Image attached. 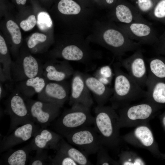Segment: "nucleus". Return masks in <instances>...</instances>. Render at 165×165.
<instances>
[{
    "mask_svg": "<svg viewBox=\"0 0 165 165\" xmlns=\"http://www.w3.org/2000/svg\"><path fill=\"white\" fill-rule=\"evenodd\" d=\"M113 67L115 79L113 92L109 100L113 108L118 109L146 97V91L122 70L119 62L114 63Z\"/></svg>",
    "mask_w": 165,
    "mask_h": 165,
    "instance_id": "obj_1",
    "label": "nucleus"
},
{
    "mask_svg": "<svg viewBox=\"0 0 165 165\" xmlns=\"http://www.w3.org/2000/svg\"><path fill=\"white\" fill-rule=\"evenodd\" d=\"M95 114L94 127L99 134L101 144L109 149H117L122 139L116 110L112 106L97 105Z\"/></svg>",
    "mask_w": 165,
    "mask_h": 165,
    "instance_id": "obj_2",
    "label": "nucleus"
},
{
    "mask_svg": "<svg viewBox=\"0 0 165 165\" xmlns=\"http://www.w3.org/2000/svg\"><path fill=\"white\" fill-rule=\"evenodd\" d=\"M104 26L100 43L115 56L121 57L128 52L141 48V44L131 39L118 26L112 23Z\"/></svg>",
    "mask_w": 165,
    "mask_h": 165,
    "instance_id": "obj_3",
    "label": "nucleus"
},
{
    "mask_svg": "<svg viewBox=\"0 0 165 165\" xmlns=\"http://www.w3.org/2000/svg\"><path fill=\"white\" fill-rule=\"evenodd\" d=\"M160 105L145 101L138 104L129 105L118 109V125L123 127H135L148 123L155 116Z\"/></svg>",
    "mask_w": 165,
    "mask_h": 165,
    "instance_id": "obj_4",
    "label": "nucleus"
},
{
    "mask_svg": "<svg viewBox=\"0 0 165 165\" xmlns=\"http://www.w3.org/2000/svg\"><path fill=\"white\" fill-rule=\"evenodd\" d=\"M94 117L91 114L90 108L77 104L64 112L57 119L54 128L59 134L64 137L72 131L94 124Z\"/></svg>",
    "mask_w": 165,
    "mask_h": 165,
    "instance_id": "obj_5",
    "label": "nucleus"
},
{
    "mask_svg": "<svg viewBox=\"0 0 165 165\" xmlns=\"http://www.w3.org/2000/svg\"><path fill=\"white\" fill-rule=\"evenodd\" d=\"M64 137L69 143L77 147L87 155L97 153L101 144L97 132L90 126L75 129Z\"/></svg>",
    "mask_w": 165,
    "mask_h": 165,
    "instance_id": "obj_6",
    "label": "nucleus"
},
{
    "mask_svg": "<svg viewBox=\"0 0 165 165\" xmlns=\"http://www.w3.org/2000/svg\"><path fill=\"white\" fill-rule=\"evenodd\" d=\"M5 112L11 121L8 134L18 126L33 121L25 99L16 88L6 100Z\"/></svg>",
    "mask_w": 165,
    "mask_h": 165,
    "instance_id": "obj_7",
    "label": "nucleus"
},
{
    "mask_svg": "<svg viewBox=\"0 0 165 165\" xmlns=\"http://www.w3.org/2000/svg\"><path fill=\"white\" fill-rule=\"evenodd\" d=\"M24 99L32 121L42 128L46 127L57 117L61 108L51 102Z\"/></svg>",
    "mask_w": 165,
    "mask_h": 165,
    "instance_id": "obj_8",
    "label": "nucleus"
},
{
    "mask_svg": "<svg viewBox=\"0 0 165 165\" xmlns=\"http://www.w3.org/2000/svg\"><path fill=\"white\" fill-rule=\"evenodd\" d=\"M121 138L130 145L148 150L154 156H161L148 123L135 127L133 130L122 136Z\"/></svg>",
    "mask_w": 165,
    "mask_h": 165,
    "instance_id": "obj_9",
    "label": "nucleus"
},
{
    "mask_svg": "<svg viewBox=\"0 0 165 165\" xmlns=\"http://www.w3.org/2000/svg\"><path fill=\"white\" fill-rule=\"evenodd\" d=\"M42 66L30 54L20 57L12 63L11 72L13 81L19 82L42 75Z\"/></svg>",
    "mask_w": 165,
    "mask_h": 165,
    "instance_id": "obj_10",
    "label": "nucleus"
},
{
    "mask_svg": "<svg viewBox=\"0 0 165 165\" xmlns=\"http://www.w3.org/2000/svg\"><path fill=\"white\" fill-rule=\"evenodd\" d=\"M129 75L142 87L146 86L148 78L147 67L141 48L129 57L119 62Z\"/></svg>",
    "mask_w": 165,
    "mask_h": 165,
    "instance_id": "obj_11",
    "label": "nucleus"
},
{
    "mask_svg": "<svg viewBox=\"0 0 165 165\" xmlns=\"http://www.w3.org/2000/svg\"><path fill=\"white\" fill-rule=\"evenodd\" d=\"M132 40L141 45L156 43L158 40L151 23H120L118 26Z\"/></svg>",
    "mask_w": 165,
    "mask_h": 165,
    "instance_id": "obj_12",
    "label": "nucleus"
},
{
    "mask_svg": "<svg viewBox=\"0 0 165 165\" xmlns=\"http://www.w3.org/2000/svg\"><path fill=\"white\" fill-rule=\"evenodd\" d=\"M71 82L66 80L49 81L42 91L38 94V100L57 104L62 108L69 98Z\"/></svg>",
    "mask_w": 165,
    "mask_h": 165,
    "instance_id": "obj_13",
    "label": "nucleus"
},
{
    "mask_svg": "<svg viewBox=\"0 0 165 165\" xmlns=\"http://www.w3.org/2000/svg\"><path fill=\"white\" fill-rule=\"evenodd\" d=\"M91 93L86 86L82 73L75 71L71 82L69 104H80L90 108L93 104Z\"/></svg>",
    "mask_w": 165,
    "mask_h": 165,
    "instance_id": "obj_14",
    "label": "nucleus"
},
{
    "mask_svg": "<svg viewBox=\"0 0 165 165\" xmlns=\"http://www.w3.org/2000/svg\"><path fill=\"white\" fill-rule=\"evenodd\" d=\"M39 126L31 121L16 127L11 133L4 136L0 141V153L29 139L40 129Z\"/></svg>",
    "mask_w": 165,
    "mask_h": 165,
    "instance_id": "obj_15",
    "label": "nucleus"
},
{
    "mask_svg": "<svg viewBox=\"0 0 165 165\" xmlns=\"http://www.w3.org/2000/svg\"><path fill=\"white\" fill-rule=\"evenodd\" d=\"M57 53V56L65 60L84 63L99 58L88 45L81 42H75L65 46Z\"/></svg>",
    "mask_w": 165,
    "mask_h": 165,
    "instance_id": "obj_16",
    "label": "nucleus"
},
{
    "mask_svg": "<svg viewBox=\"0 0 165 165\" xmlns=\"http://www.w3.org/2000/svg\"><path fill=\"white\" fill-rule=\"evenodd\" d=\"M112 11V19L122 24L136 22L151 23L143 17L134 5L127 0H118Z\"/></svg>",
    "mask_w": 165,
    "mask_h": 165,
    "instance_id": "obj_17",
    "label": "nucleus"
},
{
    "mask_svg": "<svg viewBox=\"0 0 165 165\" xmlns=\"http://www.w3.org/2000/svg\"><path fill=\"white\" fill-rule=\"evenodd\" d=\"M42 75L48 81L59 82L66 80L72 76L74 71L68 61L52 60L42 66Z\"/></svg>",
    "mask_w": 165,
    "mask_h": 165,
    "instance_id": "obj_18",
    "label": "nucleus"
},
{
    "mask_svg": "<svg viewBox=\"0 0 165 165\" xmlns=\"http://www.w3.org/2000/svg\"><path fill=\"white\" fill-rule=\"evenodd\" d=\"M30 142L32 150L52 149L57 151L62 136L45 128H40Z\"/></svg>",
    "mask_w": 165,
    "mask_h": 165,
    "instance_id": "obj_19",
    "label": "nucleus"
},
{
    "mask_svg": "<svg viewBox=\"0 0 165 165\" xmlns=\"http://www.w3.org/2000/svg\"><path fill=\"white\" fill-rule=\"evenodd\" d=\"M82 75L86 86L92 93L97 105L103 106L110 100L113 88L108 86L98 79L86 73Z\"/></svg>",
    "mask_w": 165,
    "mask_h": 165,
    "instance_id": "obj_20",
    "label": "nucleus"
},
{
    "mask_svg": "<svg viewBox=\"0 0 165 165\" xmlns=\"http://www.w3.org/2000/svg\"><path fill=\"white\" fill-rule=\"evenodd\" d=\"M146 86L145 101L160 105L165 104V82L148 73Z\"/></svg>",
    "mask_w": 165,
    "mask_h": 165,
    "instance_id": "obj_21",
    "label": "nucleus"
},
{
    "mask_svg": "<svg viewBox=\"0 0 165 165\" xmlns=\"http://www.w3.org/2000/svg\"><path fill=\"white\" fill-rule=\"evenodd\" d=\"M42 75L18 82L16 88L25 98H30L41 93L49 82Z\"/></svg>",
    "mask_w": 165,
    "mask_h": 165,
    "instance_id": "obj_22",
    "label": "nucleus"
},
{
    "mask_svg": "<svg viewBox=\"0 0 165 165\" xmlns=\"http://www.w3.org/2000/svg\"><path fill=\"white\" fill-rule=\"evenodd\" d=\"M8 150L9 151L3 156L0 164L26 165L29 159V153L32 150L30 143L20 149Z\"/></svg>",
    "mask_w": 165,
    "mask_h": 165,
    "instance_id": "obj_23",
    "label": "nucleus"
},
{
    "mask_svg": "<svg viewBox=\"0 0 165 165\" xmlns=\"http://www.w3.org/2000/svg\"><path fill=\"white\" fill-rule=\"evenodd\" d=\"M58 149L61 150L68 156L78 165H92L89 160L87 155L81 150L72 147L63 138L60 142Z\"/></svg>",
    "mask_w": 165,
    "mask_h": 165,
    "instance_id": "obj_24",
    "label": "nucleus"
},
{
    "mask_svg": "<svg viewBox=\"0 0 165 165\" xmlns=\"http://www.w3.org/2000/svg\"><path fill=\"white\" fill-rule=\"evenodd\" d=\"M149 72L165 82V58L153 57L148 60Z\"/></svg>",
    "mask_w": 165,
    "mask_h": 165,
    "instance_id": "obj_25",
    "label": "nucleus"
},
{
    "mask_svg": "<svg viewBox=\"0 0 165 165\" xmlns=\"http://www.w3.org/2000/svg\"><path fill=\"white\" fill-rule=\"evenodd\" d=\"M117 160L121 165H145L147 164L141 157L131 151H123L118 155Z\"/></svg>",
    "mask_w": 165,
    "mask_h": 165,
    "instance_id": "obj_26",
    "label": "nucleus"
},
{
    "mask_svg": "<svg viewBox=\"0 0 165 165\" xmlns=\"http://www.w3.org/2000/svg\"><path fill=\"white\" fill-rule=\"evenodd\" d=\"M57 8L61 13L67 15H77L81 11L80 6L73 0H61Z\"/></svg>",
    "mask_w": 165,
    "mask_h": 165,
    "instance_id": "obj_27",
    "label": "nucleus"
},
{
    "mask_svg": "<svg viewBox=\"0 0 165 165\" xmlns=\"http://www.w3.org/2000/svg\"><path fill=\"white\" fill-rule=\"evenodd\" d=\"M97 165H119L118 161L112 158L108 154L107 148L101 144L97 152Z\"/></svg>",
    "mask_w": 165,
    "mask_h": 165,
    "instance_id": "obj_28",
    "label": "nucleus"
},
{
    "mask_svg": "<svg viewBox=\"0 0 165 165\" xmlns=\"http://www.w3.org/2000/svg\"><path fill=\"white\" fill-rule=\"evenodd\" d=\"M47 149L37 150L35 156L30 159L29 164L31 165H50L52 158L48 155Z\"/></svg>",
    "mask_w": 165,
    "mask_h": 165,
    "instance_id": "obj_29",
    "label": "nucleus"
},
{
    "mask_svg": "<svg viewBox=\"0 0 165 165\" xmlns=\"http://www.w3.org/2000/svg\"><path fill=\"white\" fill-rule=\"evenodd\" d=\"M55 156L52 158L50 165H78L72 159L59 149Z\"/></svg>",
    "mask_w": 165,
    "mask_h": 165,
    "instance_id": "obj_30",
    "label": "nucleus"
},
{
    "mask_svg": "<svg viewBox=\"0 0 165 165\" xmlns=\"http://www.w3.org/2000/svg\"><path fill=\"white\" fill-rule=\"evenodd\" d=\"M159 0H135L134 6L142 14H148Z\"/></svg>",
    "mask_w": 165,
    "mask_h": 165,
    "instance_id": "obj_31",
    "label": "nucleus"
},
{
    "mask_svg": "<svg viewBox=\"0 0 165 165\" xmlns=\"http://www.w3.org/2000/svg\"><path fill=\"white\" fill-rule=\"evenodd\" d=\"M148 15L151 19L162 20L165 19V0H159Z\"/></svg>",
    "mask_w": 165,
    "mask_h": 165,
    "instance_id": "obj_32",
    "label": "nucleus"
},
{
    "mask_svg": "<svg viewBox=\"0 0 165 165\" xmlns=\"http://www.w3.org/2000/svg\"><path fill=\"white\" fill-rule=\"evenodd\" d=\"M6 27L12 36L13 43L16 45L19 44L21 41V35L18 25L13 21L9 20L6 23Z\"/></svg>",
    "mask_w": 165,
    "mask_h": 165,
    "instance_id": "obj_33",
    "label": "nucleus"
},
{
    "mask_svg": "<svg viewBox=\"0 0 165 165\" xmlns=\"http://www.w3.org/2000/svg\"><path fill=\"white\" fill-rule=\"evenodd\" d=\"M37 24L40 30L45 31L52 27L53 23L48 13L45 12H41L37 15Z\"/></svg>",
    "mask_w": 165,
    "mask_h": 165,
    "instance_id": "obj_34",
    "label": "nucleus"
},
{
    "mask_svg": "<svg viewBox=\"0 0 165 165\" xmlns=\"http://www.w3.org/2000/svg\"><path fill=\"white\" fill-rule=\"evenodd\" d=\"M46 36L44 34L39 33H33L30 37L27 42L28 48L31 49L32 52L39 43L45 42L46 39Z\"/></svg>",
    "mask_w": 165,
    "mask_h": 165,
    "instance_id": "obj_35",
    "label": "nucleus"
},
{
    "mask_svg": "<svg viewBox=\"0 0 165 165\" xmlns=\"http://www.w3.org/2000/svg\"><path fill=\"white\" fill-rule=\"evenodd\" d=\"M36 22L35 16L31 15L27 19L22 20L20 23V26L24 31H27L33 28L35 25Z\"/></svg>",
    "mask_w": 165,
    "mask_h": 165,
    "instance_id": "obj_36",
    "label": "nucleus"
},
{
    "mask_svg": "<svg viewBox=\"0 0 165 165\" xmlns=\"http://www.w3.org/2000/svg\"><path fill=\"white\" fill-rule=\"evenodd\" d=\"M101 73L105 78L107 79L111 76L112 72L110 68L106 66L104 67L101 69Z\"/></svg>",
    "mask_w": 165,
    "mask_h": 165,
    "instance_id": "obj_37",
    "label": "nucleus"
},
{
    "mask_svg": "<svg viewBox=\"0 0 165 165\" xmlns=\"http://www.w3.org/2000/svg\"><path fill=\"white\" fill-rule=\"evenodd\" d=\"M157 51L159 53L165 55V42L159 45Z\"/></svg>",
    "mask_w": 165,
    "mask_h": 165,
    "instance_id": "obj_38",
    "label": "nucleus"
},
{
    "mask_svg": "<svg viewBox=\"0 0 165 165\" xmlns=\"http://www.w3.org/2000/svg\"><path fill=\"white\" fill-rule=\"evenodd\" d=\"M0 82L3 83L7 81V79L2 68L1 65L0 66Z\"/></svg>",
    "mask_w": 165,
    "mask_h": 165,
    "instance_id": "obj_39",
    "label": "nucleus"
},
{
    "mask_svg": "<svg viewBox=\"0 0 165 165\" xmlns=\"http://www.w3.org/2000/svg\"><path fill=\"white\" fill-rule=\"evenodd\" d=\"M2 83L0 82V99L1 100L5 95L6 92L4 87L2 85Z\"/></svg>",
    "mask_w": 165,
    "mask_h": 165,
    "instance_id": "obj_40",
    "label": "nucleus"
},
{
    "mask_svg": "<svg viewBox=\"0 0 165 165\" xmlns=\"http://www.w3.org/2000/svg\"><path fill=\"white\" fill-rule=\"evenodd\" d=\"M16 3L18 4L24 5L26 2L27 0H15Z\"/></svg>",
    "mask_w": 165,
    "mask_h": 165,
    "instance_id": "obj_41",
    "label": "nucleus"
},
{
    "mask_svg": "<svg viewBox=\"0 0 165 165\" xmlns=\"http://www.w3.org/2000/svg\"><path fill=\"white\" fill-rule=\"evenodd\" d=\"M163 124L165 128V113L163 115L162 119Z\"/></svg>",
    "mask_w": 165,
    "mask_h": 165,
    "instance_id": "obj_42",
    "label": "nucleus"
},
{
    "mask_svg": "<svg viewBox=\"0 0 165 165\" xmlns=\"http://www.w3.org/2000/svg\"><path fill=\"white\" fill-rule=\"evenodd\" d=\"M105 3H106L105 0Z\"/></svg>",
    "mask_w": 165,
    "mask_h": 165,
    "instance_id": "obj_43",
    "label": "nucleus"
}]
</instances>
